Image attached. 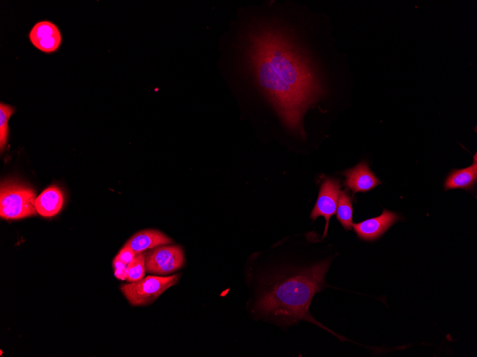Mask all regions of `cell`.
Masks as SVG:
<instances>
[{
	"mask_svg": "<svg viewBox=\"0 0 477 357\" xmlns=\"http://www.w3.org/2000/svg\"><path fill=\"white\" fill-rule=\"evenodd\" d=\"M243 66L285 126L303 137L306 110L326 94L319 67L292 30L259 19L242 36Z\"/></svg>",
	"mask_w": 477,
	"mask_h": 357,
	"instance_id": "cell-1",
	"label": "cell"
},
{
	"mask_svg": "<svg viewBox=\"0 0 477 357\" xmlns=\"http://www.w3.org/2000/svg\"><path fill=\"white\" fill-rule=\"evenodd\" d=\"M329 266L328 259L305 269L276 275L257 302V309L286 323L305 320L325 328L311 316L308 307L315 294L323 289Z\"/></svg>",
	"mask_w": 477,
	"mask_h": 357,
	"instance_id": "cell-2",
	"label": "cell"
},
{
	"mask_svg": "<svg viewBox=\"0 0 477 357\" xmlns=\"http://www.w3.org/2000/svg\"><path fill=\"white\" fill-rule=\"evenodd\" d=\"M36 193L25 184L8 180L0 188V216L6 219H18L35 215Z\"/></svg>",
	"mask_w": 477,
	"mask_h": 357,
	"instance_id": "cell-3",
	"label": "cell"
},
{
	"mask_svg": "<svg viewBox=\"0 0 477 357\" xmlns=\"http://www.w3.org/2000/svg\"><path fill=\"white\" fill-rule=\"evenodd\" d=\"M179 275L169 276H148L141 280L122 285L121 290L133 306H144L152 303L162 293L175 285Z\"/></svg>",
	"mask_w": 477,
	"mask_h": 357,
	"instance_id": "cell-4",
	"label": "cell"
},
{
	"mask_svg": "<svg viewBox=\"0 0 477 357\" xmlns=\"http://www.w3.org/2000/svg\"><path fill=\"white\" fill-rule=\"evenodd\" d=\"M183 263L184 254L179 246L161 245L146 252V271L151 274H168L179 269Z\"/></svg>",
	"mask_w": 477,
	"mask_h": 357,
	"instance_id": "cell-5",
	"label": "cell"
},
{
	"mask_svg": "<svg viewBox=\"0 0 477 357\" xmlns=\"http://www.w3.org/2000/svg\"><path fill=\"white\" fill-rule=\"evenodd\" d=\"M341 192L340 181L336 179L326 178L321 185L318 196L310 217L313 221L320 216L326 219L323 237L326 236L329 220L336 213Z\"/></svg>",
	"mask_w": 477,
	"mask_h": 357,
	"instance_id": "cell-6",
	"label": "cell"
},
{
	"mask_svg": "<svg viewBox=\"0 0 477 357\" xmlns=\"http://www.w3.org/2000/svg\"><path fill=\"white\" fill-rule=\"evenodd\" d=\"M31 44L46 53L56 51L62 43V34L54 23L49 20L37 21L29 33Z\"/></svg>",
	"mask_w": 477,
	"mask_h": 357,
	"instance_id": "cell-7",
	"label": "cell"
},
{
	"mask_svg": "<svg viewBox=\"0 0 477 357\" xmlns=\"http://www.w3.org/2000/svg\"><path fill=\"white\" fill-rule=\"evenodd\" d=\"M399 219L396 212L384 209L378 217L353 224V229L361 239L372 242L381 237Z\"/></svg>",
	"mask_w": 477,
	"mask_h": 357,
	"instance_id": "cell-8",
	"label": "cell"
},
{
	"mask_svg": "<svg viewBox=\"0 0 477 357\" xmlns=\"http://www.w3.org/2000/svg\"><path fill=\"white\" fill-rule=\"evenodd\" d=\"M342 175L346 177L343 185L353 193L370 191L381 183L366 162L358 163Z\"/></svg>",
	"mask_w": 477,
	"mask_h": 357,
	"instance_id": "cell-9",
	"label": "cell"
},
{
	"mask_svg": "<svg viewBox=\"0 0 477 357\" xmlns=\"http://www.w3.org/2000/svg\"><path fill=\"white\" fill-rule=\"evenodd\" d=\"M477 181V157L473 156V162L468 167L462 169L452 170L444 181V190L463 189L472 190Z\"/></svg>",
	"mask_w": 477,
	"mask_h": 357,
	"instance_id": "cell-10",
	"label": "cell"
},
{
	"mask_svg": "<svg viewBox=\"0 0 477 357\" xmlns=\"http://www.w3.org/2000/svg\"><path fill=\"white\" fill-rule=\"evenodd\" d=\"M171 242V239L158 230L145 229L134 234L125 244L136 254Z\"/></svg>",
	"mask_w": 477,
	"mask_h": 357,
	"instance_id": "cell-11",
	"label": "cell"
},
{
	"mask_svg": "<svg viewBox=\"0 0 477 357\" xmlns=\"http://www.w3.org/2000/svg\"><path fill=\"white\" fill-rule=\"evenodd\" d=\"M64 195L61 189L51 185L36 197L35 207L37 213L43 217H52L61 209Z\"/></svg>",
	"mask_w": 477,
	"mask_h": 357,
	"instance_id": "cell-12",
	"label": "cell"
},
{
	"mask_svg": "<svg viewBox=\"0 0 477 357\" xmlns=\"http://www.w3.org/2000/svg\"><path fill=\"white\" fill-rule=\"evenodd\" d=\"M336 217L346 230L353 227V206L351 198L348 192H341L336 209Z\"/></svg>",
	"mask_w": 477,
	"mask_h": 357,
	"instance_id": "cell-13",
	"label": "cell"
},
{
	"mask_svg": "<svg viewBox=\"0 0 477 357\" xmlns=\"http://www.w3.org/2000/svg\"><path fill=\"white\" fill-rule=\"evenodd\" d=\"M15 112L11 105L0 103V151L2 152L7 144L9 134V120Z\"/></svg>",
	"mask_w": 477,
	"mask_h": 357,
	"instance_id": "cell-14",
	"label": "cell"
},
{
	"mask_svg": "<svg viewBox=\"0 0 477 357\" xmlns=\"http://www.w3.org/2000/svg\"><path fill=\"white\" fill-rule=\"evenodd\" d=\"M146 252L136 253L132 261L128 264V274L126 281L134 282L142 279L145 275Z\"/></svg>",
	"mask_w": 477,
	"mask_h": 357,
	"instance_id": "cell-15",
	"label": "cell"
},
{
	"mask_svg": "<svg viewBox=\"0 0 477 357\" xmlns=\"http://www.w3.org/2000/svg\"><path fill=\"white\" fill-rule=\"evenodd\" d=\"M112 264L114 269V276L121 280L126 279L128 274V264L122 262L116 257L114 259Z\"/></svg>",
	"mask_w": 477,
	"mask_h": 357,
	"instance_id": "cell-16",
	"label": "cell"
},
{
	"mask_svg": "<svg viewBox=\"0 0 477 357\" xmlns=\"http://www.w3.org/2000/svg\"><path fill=\"white\" fill-rule=\"evenodd\" d=\"M136 253L126 244L120 249L115 257L122 262L129 264L134 258Z\"/></svg>",
	"mask_w": 477,
	"mask_h": 357,
	"instance_id": "cell-17",
	"label": "cell"
}]
</instances>
